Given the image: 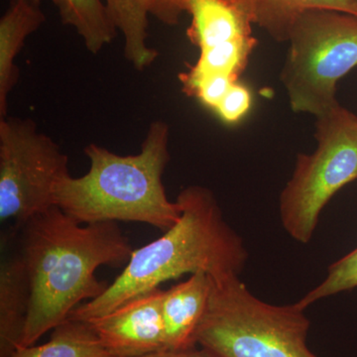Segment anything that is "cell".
Instances as JSON below:
<instances>
[{"mask_svg":"<svg viewBox=\"0 0 357 357\" xmlns=\"http://www.w3.org/2000/svg\"><path fill=\"white\" fill-rule=\"evenodd\" d=\"M305 311L297 302L277 306L258 299L239 276L211 279L197 344L218 357H318L307 345Z\"/></svg>","mask_w":357,"mask_h":357,"instance_id":"4","label":"cell"},{"mask_svg":"<svg viewBox=\"0 0 357 357\" xmlns=\"http://www.w3.org/2000/svg\"><path fill=\"white\" fill-rule=\"evenodd\" d=\"M65 25L76 30L89 53H100L119 30L102 0H53Z\"/></svg>","mask_w":357,"mask_h":357,"instance_id":"16","label":"cell"},{"mask_svg":"<svg viewBox=\"0 0 357 357\" xmlns=\"http://www.w3.org/2000/svg\"><path fill=\"white\" fill-rule=\"evenodd\" d=\"M318 147L298 155L279 199L282 225L294 241H311L319 215L345 185L357 180V116L340 105L317 117Z\"/></svg>","mask_w":357,"mask_h":357,"instance_id":"6","label":"cell"},{"mask_svg":"<svg viewBox=\"0 0 357 357\" xmlns=\"http://www.w3.org/2000/svg\"><path fill=\"white\" fill-rule=\"evenodd\" d=\"M20 256L31 288V303L21 347H31L69 317L83 301L109 285L98 280V267L128 263L133 249L115 222H77L57 206L21 227Z\"/></svg>","mask_w":357,"mask_h":357,"instance_id":"1","label":"cell"},{"mask_svg":"<svg viewBox=\"0 0 357 357\" xmlns=\"http://www.w3.org/2000/svg\"><path fill=\"white\" fill-rule=\"evenodd\" d=\"M10 357H114L86 321L69 318L52 330L46 344L21 347Z\"/></svg>","mask_w":357,"mask_h":357,"instance_id":"15","label":"cell"},{"mask_svg":"<svg viewBox=\"0 0 357 357\" xmlns=\"http://www.w3.org/2000/svg\"><path fill=\"white\" fill-rule=\"evenodd\" d=\"M236 79L229 76H211L204 77L185 91L188 96H194L206 107L215 110L222 102L227 91L236 84Z\"/></svg>","mask_w":357,"mask_h":357,"instance_id":"20","label":"cell"},{"mask_svg":"<svg viewBox=\"0 0 357 357\" xmlns=\"http://www.w3.org/2000/svg\"><path fill=\"white\" fill-rule=\"evenodd\" d=\"M169 137L168 124L156 121L138 154L122 156L91 143L84 149L88 173L65 178L56 190L55 206L83 225L142 222L166 231L181 215L180 206L168 199L163 184L170 161Z\"/></svg>","mask_w":357,"mask_h":357,"instance_id":"3","label":"cell"},{"mask_svg":"<svg viewBox=\"0 0 357 357\" xmlns=\"http://www.w3.org/2000/svg\"><path fill=\"white\" fill-rule=\"evenodd\" d=\"M69 158L30 119H0V220L22 227L55 206Z\"/></svg>","mask_w":357,"mask_h":357,"instance_id":"7","label":"cell"},{"mask_svg":"<svg viewBox=\"0 0 357 357\" xmlns=\"http://www.w3.org/2000/svg\"><path fill=\"white\" fill-rule=\"evenodd\" d=\"M252 107V95L248 86L236 82L218 103L215 114L225 123L234 124L245 117Z\"/></svg>","mask_w":357,"mask_h":357,"instance_id":"19","label":"cell"},{"mask_svg":"<svg viewBox=\"0 0 357 357\" xmlns=\"http://www.w3.org/2000/svg\"><path fill=\"white\" fill-rule=\"evenodd\" d=\"M287 41L281 82L291 109L321 116L340 105L337 83L357 67V17L326 9L306 11Z\"/></svg>","mask_w":357,"mask_h":357,"instance_id":"5","label":"cell"},{"mask_svg":"<svg viewBox=\"0 0 357 357\" xmlns=\"http://www.w3.org/2000/svg\"><path fill=\"white\" fill-rule=\"evenodd\" d=\"M31 303V288L24 262L15 255L0 266V357H10L20 347Z\"/></svg>","mask_w":357,"mask_h":357,"instance_id":"11","label":"cell"},{"mask_svg":"<svg viewBox=\"0 0 357 357\" xmlns=\"http://www.w3.org/2000/svg\"><path fill=\"white\" fill-rule=\"evenodd\" d=\"M138 357H218L208 349L197 347L185 349H162V351L152 352L146 356Z\"/></svg>","mask_w":357,"mask_h":357,"instance_id":"22","label":"cell"},{"mask_svg":"<svg viewBox=\"0 0 357 357\" xmlns=\"http://www.w3.org/2000/svg\"><path fill=\"white\" fill-rule=\"evenodd\" d=\"M176 202L181 208L178 222L156 241L134 250L105 292L79 305L69 318L88 321L103 316L185 274L204 272L215 280L239 276L248 252L243 239L223 218L213 192L191 185Z\"/></svg>","mask_w":357,"mask_h":357,"instance_id":"2","label":"cell"},{"mask_svg":"<svg viewBox=\"0 0 357 357\" xmlns=\"http://www.w3.org/2000/svg\"><path fill=\"white\" fill-rule=\"evenodd\" d=\"M45 21L41 0H11L0 20V119L7 116L8 96L20 79L16 58Z\"/></svg>","mask_w":357,"mask_h":357,"instance_id":"10","label":"cell"},{"mask_svg":"<svg viewBox=\"0 0 357 357\" xmlns=\"http://www.w3.org/2000/svg\"><path fill=\"white\" fill-rule=\"evenodd\" d=\"M188 37L199 51L253 36L252 22L227 0H191Z\"/></svg>","mask_w":357,"mask_h":357,"instance_id":"13","label":"cell"},{"mask_svg":"<svg viewBox=\"0 0 357 357\" xmlns=\"http://www.w3.org/2000/svg\"><path fill=\"white\" fill-rule=\"evenodd\" d=\"M115 27L123 36L124 57L136 70L150 67L158 52L148 44L150 0H105Z\"/></svg>","mask_w":357,"mask_h":357,"instance_id":"14","label":"cell"},{"mask_svg":"<svg viewBox=\"0 0 357 357\" xmlns=\"http://www.w3.org/2000/svg\"><path fill=\"white\" fill-rule=\"evenodd\" d=\"M243 11L253 25L276 41H287L295 21L306 11L326 9L357 17V0H227Z\"/></svg>","mask_w":357,"mask_h":357,"instance_id":"12","label":"cell"},{"mask_svg":"<svg viewBox=\"0 0 357 357\" xmlns=\"http://www.w3.org/2000/svg\"><path fill=\"white\" fill-rule=\"evenodd\" d=\"M211 292V278L204 272L192 274L164 292V349H185L198 345L197 332Z\"/></svg>","mask_w":357,"mask_h":357,"instance_id":"9","label":"cell"},{"mask_svg":"<svg viewBox=\"0 0 357 357\" xmlns=\"http://www.w3.org/2000/svg\"><path fill=\"white\" fill-rule=\"evenodd\" d=\"M190 6L191 0H150V14L164 24L176 25Z\"/></svg>","mask_w":357,"mask_h":357,"instance_id":"21","label":"cell"},{"mask_svg":"<svg viewBox=\"0 0 357 357\" xmlns=\"http://www.w3.org/2000/svg\"><path fill=\"white\" fill-rule=\"evenodd\" d=\"M357 288V248L333 263L325 280L298 301L299 306L307 307L321 299Z\"/></svg>","mask_w":357,"mask_h":357,"instance_id":"18","label":"cell"},{"mask_svg":"<svg viewBox=\"0 0 357 357\" xmlns=\"http://www.w3.org/2000/svg\"><path fill=\"white\" fill-rule=\"evenodd\" d=\"M257 41L253 36L234 40L199 51L196 64L189 70L180 75L184 91L204 77L229 76L238 81L245 70L249 58L255 50Z\"/></svg>","mask_w":357,"mask_h":357,"instance_id":"17","label":"cell"},{"mask_svg":"<svg viewBox=\"0 0 357 357\" xmlns=\"http://www.w3.org/2000/svg\"><path fill=\"white\" fill-rule=\"evenodd\" d=\"M164 292L155 289L86 321L114 357H138L162 351Z\"/></svg>","mask_w":357,"mask_h":357,"instance_id":"8","label":"cell"}]
</instances>
